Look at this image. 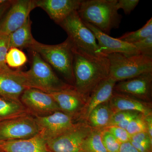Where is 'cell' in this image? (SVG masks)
Returning <instances> with one entry per match:
<instances>
[{"instance_id": "d4e9b609", "label": "cell", "mask_w": 152, "mask_h": 152, "mask_svg": "<svg viewBox=\"0 0 152 152\" xmlns=\"http://www.w3.org/2000/svg\"><path fill=\"white\" fill-rule=\"evenodd\" d=\"M130 142L139 152H152V139L147 132L131 135Z\"/></svg>"}, {"instance_id": "6da1fadb", "label": "cell", "mask_w": 152, "mask_h": 152, "mask_svg": "<svg viewBox=\"0 0 152 152\" xmlns=\"http://www.w3.org/2000/svg\"><path fill=\"white\" fill-rule=\"evenodd\" d=\"M72 47L74 87L87 99L97 86L109 77V60L107 56H94L78 50L72 45Z\"/></svg>"}, {"instance_id": "e0dca14e", "label": "cell", "mask_w": 152, "mask_h": 152, "mask_svg": "<svg viewBox=\"0 0 152 152\" xmlns=\"http://www.w3.org/2000/svg\"><path fill=\"white\" fill-rule=\"evenodd\" d=\"M117 82L109 76L100 83L87 99L79 122H86L90 113L97 106L110 100Z\"/></svg>"}, {"instance_id": "30bf717a", "label": "cell", "mask_w": 152, "mask_h": 152, "mask_svg": "<svg viewBox=\"0 0 152 152\" xmlns=\"http://www.w3.org/2000/svg\"><path fill=\"white\" fill-rule=\"evenodd\" d=\"M34 119L39 134L46 142L61 135L77 123L70 116L59 111L45 116L34 117Z\"/></svg>"}, {"instance_id": "ac0fdd59", "label": "cell", "mask_w": 152, "mask_h": 152, "mask_svg": "<svg viewBox=\"0 0 152 152\" xmlns=\"http://www.w3.org/2000/svg\"><path fill=\"white\" fill-rule=\"evenodd\" d=\"M109 102L114 113L119 111H136L145 116L152 114L151 102L122 93L114 91Z\"/></svg>"}, {"instance_id": "4fadbf2b", "label": "cell", "mask_w": 152, "mask_h": 152, "mask_svg": "<svg viewBox=\"0 0 152 152\" xmlns=\"http://www.w3.org/2000/svg\"><path fill=\"white\" fill-rule=\"evenodd\" d=\"M49 94L56 102L60 111L70 116L79 122L86 102V98L75 89Z\"/></svg>"}, {"instance_id": "d6986e66", "label": "cell", "mask_w": 152, "mask_h": 152, "mask_svg": "<svg viewBox=\"0 0 152 152\" xmlns=\"http://www.w3.org/2000/svg\"><path fill=\"white\" fill-rule=\"evenodd\" d=\"M3 152H50L46 142L39 134L30 138L0 142Z\"/></svg>"}, {"instance_id": "4316f807", "label": "cell", "mask_w": 152, "mask_h": 152, "mask_svg": "<svg viewBox=\"0 0 152 152\" xmlns=\"http://www.w3.org/2000/svg\"><path fill=\"white\" fill-rule=\"evenodd\" d=\"M102 138L103 143L107 152H118L121 143L115 137L106 129L102 131Z\"/></svg>"}, {"instance_id": "44dd1931", "label": "cell", "mask_w": 152, "mask_h": 152, "mask_svg": "<svg viewBox=\"0 0 152 152\" xmlns=\"http://www.w3.org/2000/svg\"><path fill=\"white\" fill-rule=\"evenodd\" d=\"M31 24L29 17L21 27L8 35L9 49L31 48L35 41L32 34Z\"/></svg>"}, {"instance_id": "ffe728a7", "label": "cell", "mask_w": 152, "mask_h": 152, "mask_svg": "<svg viewBox=\"0 0 152 152\" xmlns=\"http://www.w3.org/2000/svg\"><path fill=\"white\" fill-rule=\"evenodd\" d=\"M109 101L97 106L90 113L86 122L91 128L95 129L103 130L108 126L114 113Z\"/></svg>"}, {"instance_id": "ba28073f", "label": "cell", "mask_w": 152, "mask_h": 152, "mask_svg": "<svg viewBox=\"0 0 152 152\" xmlns=\"http://www.w3.org/2000/svg\"><path fill=\"white\" fill-rule=\"evenodd\" d=\"M39 134L34 117L29 114L0 121V142L30 138Z\"/></svg>"}, {"instance_id": "5bb4252c", "label": "cell", "mask_w": 152, "mask_h": 152, "mask_svg": "<svg viewBox=\"0 0 152 152\" xmlns=\"http://www.w3.org/2000/svg\"><path fill=\"white\" fill-rule=\"evenodd\" d=\"M96 39L97 42L102 53L107 56L115 53H123L128 54H140L138 51L133 44H129L118 38L112 37L104 34L92 25L85 23Z\"/></svg>"}, {"instance_id": "9c48e42d", "label": "cell", "mask_w": 152, "mask_h": 152, "mask_svg": "<svg viewBox=\"0 0 152 152\" xmlns=\"http://www.w3.org/2000/svg\"><path fill=\"white\" fill-rule=\"evenodd\" d=\"M20 101L34 117L48 115L60 111L59 108L51 95L35 88H28L22 94Z\"/></svg>"}, {"instance_id": "8d00e7d4", "label": "cell", "mask_w": 152, "mask_h": 152, "mask_svg": "<svg viewBox=\"0 0 152 152\" xmlns=\"http://www.w3.org/2000/svg\"><path fill=\"white\" fill-rule=\"evenodd\" d=\"M145 120L146 124L147 133L152 139V114L145 116Z\"/></svg>"}, {"instance_id": "52a82bcc", "label": "cell", "mask_w": 152, "mask_h": 152, "mask_svg": "<svg viewBox=\"0 0 152 152\" xmlns=\"http://www.w3.org/2000/svg\"><path fill=\"white\" fill-rule=\"evenodd\" d=\"M92 130L86 122H79L61 135L47 141V148L51 152L80 151Z\"/></svg>"}, {"instance_id": "7c38bea8", "label": "cell", "mask_w": 152, "mask_h": 152, "mask_svg": "<svg viewBox=\"0 0 152 152\" xmlns=\"http://www.w3.org/2000/svg\"><path fill=\"white\" fill-rule=\"evenodd\" d=\"M152 86V72L118 82L115 85L114 91L150 102Z\"/></svg>"}, {"instance_id": "836d02e7", "label": "cell", "mask_w": 152, "mask_h": 152, "mask_svg": "<svg viewBox=\"0 0 152 152\" xmlns=\"http://www.w3.org/2000/svg\"><path fill=\"white\" fill-rule=\"evenodd\" d=\"M140 113L138 112L132 111L129 115H128L122 121L116 126L126 129L131 122Z\"/></svg>"}, {"instance_id": "7402d4cb", "label": "cell", "mask_w": 152, "mask_h": 152, "mask_svg": "<svg viewBox=\"0 0 152 152\" xmlns=\"http://www.w3.org/2000/svg\"><path fill=\"white\" fill-rule=\"evenodd\" d=\"M28 114H29L20 101L0 97V121Z\"/></svg>"}, {"instance_id": "d6a6232c", "label": "cell", "mask_w": 152, "mask_h": 152, "mask_svg": "<svg viewBox=\"0 0 152 152\" xmlns=\"http://www.w3.org/2000/svg\"><path fill=\"white\" fill-rule=\"evenodd\" d=\"M132 111H119L114 113L112 116L108 127L117 126Z\"/></svg>"}, {"instance_id": "5b68a950", "label": "cell", "mask_w": 152, "mask_h": 152, "mask_svg": "<svg viewBox=\"0 0 152 152\" xmlns=\"http://www.w3.org/2000/svg\"><path fill=\"white\" fill-rule=\"evenodd\" d=\"M109 76L117 82L152 72V57L142 54L115 53L107 56Z\"/></svg>"}, {"instance_id": "cb8c5ba5", "label": "cell", "mask_w": 152, "mask_h": 152, "mask_svg": "<svg viewBox=\"0 0 152 152\" xmlns=\"http://www.w3.org/2000/svg\"><path fill=\"white\" fill-rule=\"evenodd\" d=\"M151 36H152V18L141 28L126 33L118 39L128 43L134 44Z\"/></svg>"}, {"instance_id": "7a4b0ae2", "label": "cell", "mask_w": 152, "mask_h": 152, "mask_svg": "<svg viewBox=\"0 0 152 152\" xmlns=\"http://www.w3.org/2000/svg\"><path fill=\"white\" fill-rule=\"evenodd\" d=\"M117 3L118 0L82 1L77 12L83 22L109 35L112 30L119 28L121 21Z\"/></svg>"}, {"instance_id": "60d3db41", "label": "cell", "mask_w": 152, "mask_h": 152, "mask_svg": "<svg viewBox=\"0 0 152 152\" xmlns=\"http://www.w3.org/2000/svg\"><path fill=\"white\" fill-rule=\"evenodd\" d=\"M50 152H51L50 151Z\"/></svg>"}, {"instance_id": "9a60e30c", "label": "cell", "mask_w": 152, "mask_h": 152, "mask_svg": "<svg viewBox=\"0 0 152 152\" xmlns=\"http://www.w3.org/2000/svg\"><path fill=\"white\" fill-rule=\"evenodd\" d=\"M82 0H37L36 7L46 12L50 18L59 25L72 13L77 11Z\"/></svg>"}, {"instance_id": "f35d334b", "label": "cell", "mask_w": 152, "mask_h": 152, "mask_svg": "<svg viewBox=\"0 0 152 152\" xmlns=\"http://www.w3.org/2000/svg\"><path fill=\"white\" fill-rule=\"evenodd\" d=\"M78 152H87L85 151H83V150H81V151H79Z\"/></svg>"}, {"instance_id": "277c9868", "label": "cell", "mask_w": 152, "mask_h": 152, "mask_svg": "<svg viewBox=\"0 0 152 152\" xmlns=\"http://www.w3.org/2000/svg\"><path fill=\"white\" fill-rule=\"evenodd\" d=\"M30 48L37 53L53 69L61 75L67 83L74 87L73 53L72 44L68 38L56 45L42 44L35 40Z\"/></svg>"}, {"instance_id": "f546056e", "label": "cell", "mask_w": 152, "mask_h": 152, "mask_svg": "<svg viewBox=\"0 0 152 152\" xmlns=\"http://www.w3.org/2000/svg\"><path fill=\"white\" fill-rule=\"evenodd\" d=\"M140 54L152 57V36L133 44Z\"/></svg>"}, {"instance_id": "83f0119b", "label": "cell", "mask_w": 152, "mask_h": 152, "mask_svg": "<svg viewBox=\"0 0 152 152\" xmlns=\"http://www.w3.org/2000/svg\"><path fill=\"white\" fill-rule=\"evenodd\" d=\"M126 130L131 135L142 132H147L145 116L139 114L129 124Z\"/></svg>"}, {"instance_id": "2e32d148", "label": "cell", "mask_w": 152, "mask_h": 152, "mask_svg": "<svg viewBox=\"0 0 152 152\" xmlns=\"http://www.w3.org/2000/svg\"><path fill=\"white\" fill-rule=\"evenodd\" d=\"M28 88L23 71L11 70L0 74V97L20 101L22 94Z\"/></svg>"}, {"instance_id": "d590c367", "label": "cell", "mask_w": 152, "mask_h": 152, "mask_svg": "<svg viewBox=\"0 0 152 152\" xmlns=\"http://www.w3.org/2000/svg\"><path fill=\"white\" fill-rule=\"evenodd\" d=\"M13 1H6L5 2L0 4V21L10 7Z\"/></svg>"}, {"instance_id": "f1b7e54d", "label": "cell", "mask_w": 152, "mask_h": 152, "mask_svg": "<svg viewBox=\"0 0 152 152\" xmlns=\"http://www.w3.org/2000/svg\"><path fill=\"white\" fill-rule=\"evenodd\" d=\"M9 50L8 36L0 35V69L6 72L11 70L6 61V56Z\"/></svg>"}, {"instance_id": "3957f363", "label": "cell", "mask_w": 152, "mask_h": 152, "mask_svg": "<svg viewBox=\"0 0 152 152\" xmlns=\"http://www.w3.org/2000/svg\"><path fill=\"white\" fill-rule=\"evenodd\" d=\"M32 51L31 68L23 72L28 87L45 92H57L75 89V87L60 79L53 68L37 53Z\"/></svg>"}, {"instance_id": "ab89813d", "label": "cell", "mask_w": 152, "mask_h": 152, "mask_svg": "<svg viewBox=\"0 0 152 152\" xmlns=\"http://www.w3.org/2000/svg\"><path fill=\"white\" fill-rule=\"evenodd\" d=\"M0 152H3L1 151H0Z\"/></svg>"}, {"instance_id": "e575fe53", "label": "cell", "mask_w": 152, "mask_h": 152, "mask_svg": "<svg viewBox=\"0 0 152 152\" xmlns=\"http://www.w3.org/2000/svg\"><path fill=\"white\" fill-rule=\"evenodd\" d=\"M118 152H139L134 148L130 142L121 144V146Z\"/></svg>"}, {"instance_id": "8992f818", "label": "cell", "mask_w": 152, "mask_h": 152, "mask_svg": "<svg viewBox=\"0 0 152 152\" xmlns=\"http://www.w3.org/2000/svg\"><path fill=\"white\" fill-rule=\"evenodd\" d=\"M59 25L66 32L68 39L76 48L94 56H107L102 53L94 34L82 21L77 11Z\"/></svg>"}, {"instance_id": "74e56055", "label": "cell", "mask_w": 152, "mask_h": 152, "mask_svg": "<svg viewBox=\"0 0 152 152\" xmlns=\"http://www.w3.org/2000/svg\"><path fill=\"white\" fill-rule=\"evenodd\" d=\"M10 71H8V72H6V71L3 70L2 69H0V74L3 73L7 72H10Z\"/></svg>"}, {"instance_id": "4dcf8cb0", "label": "cell", "mask_w": 152, "mask_h": 152, "mask_svg": "<svg viewBox=\"0 0 152 152\" xmlns=\"http://www.w3.org/2000/svg\"><path fill=\"white\" fill-rule=\"evenodd\" d=\"M105 129L111 133L121 144L130 140L131 135L125 129L117 126H112Z\"/></svg>"}, {"instance_id": "8fae6325", "label": "cell", "mask_w": 152, "mask_h": 152, "mask_svg": "<svg viewBox=\"0 0 152 152\" xmlns=\"http://www.w3.org/2000/svg\"><path fill=\"white\" fill-rule=\"evenodd\" d=\"M35 8V1H13L0 21V35L8 36L21 27Z\"/></svg>"}, {"instance_id": "603a6c76", "label": "cell", "mask_w": 152, "mask_h": 152, "mask_svg": "<svg viewBox=\"0 0 152 152\" xmlns=\"http://www.w3.org/2000/svg\"><path fill=\"white\" fill-rule=\"evenodd\" d=\"M103 130L93 129L85 140L82 150L87 152H107L104 146L102 138Z\"/></svg>"}, {"instance_id": "484cf974", "label": "cell", "mask_w": 152, "mask_h": 152, "mask_svg": "<svg viewBox=\"0 0 152 152\" xmlns=\"http://www.w3.org/2000/svg\"><path fill=\"white\" fill-rule=\"evenodd\" d=\"M27 58L24 53L17 48L9 49L6 56V64L11 68L20 67L27 62Z\"/></svg>"}, {"instance_id": "1f68e13d", "label": "cell", "mask_w": 152, "mask_h": 152, "mask_svg": "<svg viewBox=\"0 0 152 152\" xmlns=\"http://www.w3.org/2000/svg\"><path fill=\"white\" fill-rule=\"evenodd\" d=\"M139 0H119L117 3L118 10L122 9L126 15L130 14L138 4Z\"/></svg>"}]
</instances>
